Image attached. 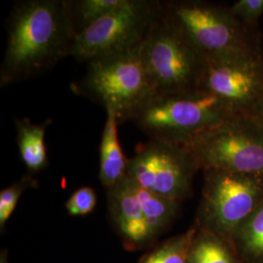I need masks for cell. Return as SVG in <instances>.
<instances>
[{"mask_svg": "<svg viewBox=\"0 0 263 263\" xmlns=\"http://www.w3.org/2000/svg\"><path fill=\"white\" fill-rule=\"evenodd\" d=\"M201 90L215 95L237 114L263 99V65L249 47L205 58Z\"/></svg>", "mask_w": 263, "mask_h": 263, "instance_id": "10", "label": "cell"}, {"mask_svg": "<svg viewBox=\"0 0 263 263\" xmlns=\"http://www.w3.org/2000/svg\"><path fill=\"white\" fill-rule=\"evenodd\" d=\"M230 13L235 18L254 22L263 14V0H240L231 7Z\"/></svg>", "mask_w": 263, "mask_h": 263, "instance_id": "20", "label": "cell"}, {"mask_svg": "<svg viewBox=\"0 0 263 263\" xmlns=\"http://www.w3.org/2000/svg\"><path fill=\"white\" fill-rule=\"evenodd\" d=\"M241 238L247 253L263 257V203L242 224Z\"/></svg>", "mask_w": 263, "mask_h": 263, "instance_id": "16", "label": "cell"}, {"mask_svg": "<svg viewBox=\"0 0 263 263\" xmlns=\"http://www.w3.org/2000/svg\"><path fill=\"white\" fill-rule=\"evenodd\" d=\"M36 181L30 177H24L19 181L4 188L0 192V226L4 227L10 216L13 214L23 192L29 187L34 186Z\"/></svg>", "mask_w": 263, "mask_h": 263, "instance_id": "18", "label": "cell"}, {"mask_svg": "<svg viewBox=\"0 0 263 263\" xmlns=\"http://www.w3.org/2000/svg\"><path fill=\"white\" fill-rule=\"evenodd\" d=\"M51 124L52 119L40 124L32 123L28 118L15 120L20 156L30 174L38 173L48 166L45 134Z\"/></svg>", "mask_w": 263, "mask_h": 263, "instance_id": "13", "label": "cell"}, {"mask_svg": "<svg viewBox=\"0 0 263 263\" xmlns=\"http://www.w3.org/2000/svg\"><path fill=\"white\" fill-rule=\"evenodd\" d=\"M141 44L90 60L83 78L71 85L72 91L112 111L119 124L129 121L155 92L141 59Z\"/></svg>", "mask_w": 263, "mask_h": 263, "instance_id": "3", "label": "cell"}, {"mask_svg": "<svg viewBox=\"0 0 263 263\" xmlns=\"http://www.w3.org/2000/svg\"><path fill=\"white\" fill-rule=\"evenodd\" d=\"M106 119L100 144L99 178L105 188L112 187L127 175L129 159L125 156L118 140V121L115 114L105 110Z\"/></svg>", "mask_w": 263, "mask_h": 263, "instance_id": "12", "label": "cell"}, {"mask_svg": "<svg viewBox=\"0 0 263 263\" xmlns=\"http://www.w3.org/2000/svg\"><path fill=\"white\" fill-rule=\"evenodd\" d=\"M187 263H233V260L216 237L203 235L190 248Z\"/></svg>", "mask_w": 263, "mask_h": 263, "instance_id": "15", "label": "cell"}, {"mask_svg": "<svg viewBox=\"0 0 263 263\" xmlns=\"http://www.w3.org/2000/svg\"><path fill=\"white\" fill-rule=\"evenodd\" d=\"M234 115L224 102L200 89L179 94L154 92L133 111L129 121L151 140L184 146Z\"/></svg>", "mask_w": 263, "mask_h": 263, "instance_id": "2", "label": "cell"}, {"mask_svg": "<svg viewBox=\"0 0 263 263\" xmlns=\"http://www.w3.org/2000/svg\"><path fill=\"white\" fill-rule=\"evenodd\" d=\"M97 204V195L92 187L77 189L66 203V211L70 216H86L93 212Z\"/></svg>", "mask_w": 263, "mask_h": 263, "instance_id": "19", "label": "cell"}, {"mask_svg": "<svg viewBox=\"0 0 263 263\" xmlns=\"http://www.w3.org/2000/svg\"><path fill=\"white\" fill-rule=\"evenodd\" d=\"M125 0H79L72 1L77 32L121 6Z\"/></svg>", "mask_w": 263, "mask_h": 263, "instance_id": "14", "label": "cell"}, {"mask_svg": "<svg viewBox=\"0 0 263 263\" xmlns=\"http://www.w3.org/2000/svg\"><path fill=\"white\" fill-rule=\"evenodd\" d=\"M199 167L263 175V126L234 115L184 145Z\"/></svg>", "mask_w": 263, "mask_h": 263, "instance_id": "5", "label": "cell"}, {"mask_svg": "<svg viewBox=\"0 0 263 263\" xmlns=\"http://www.w3.org/2000/svg\"><path fill=\"white\" fill-rule=\"evenodd\" d=\"M158 14L205 58L249 47L237 18L214 4L159 1Z\"/></svg>", "mask_w": 263, "mask_h": 263, "instance_id": "6", "label": "cell"}, {"mask_svg": "<svg viewBox=\"0 0 263 263\" xmlns=\"http://www.w3.org/2000/svg\"><path fill=\"white\" fill-rule=\"evenodd\" d=\"M113 223L127 243L146 244L163 231L176 216L178 202L154 194L125 176L107 188Z\"/></svg>", "mask_w": 263, "mask_h": 263, "instance_id": "8", "label": "cell"}, {"mask_svg": "<svg viewBox=\"0 0 263 263\" xmlns=\"http://www.w3.org/2000/svg\"><path fill=\"white\" fill-rule=\"evenodd\" d=\"M141 59L155 92L179 94L201 89L205 57L160 17L158 8L141 44Z\"/></svg>", "mask_w": 263, "mask_h": 263, "instance_id": "4", "label": "cell"}, {"mask_svg": "<svg viewBox=\"0 0 263 263\" xmlns=\"http://www.w3.org/2000/svg\"><path fill=\"white\" fill-rule=\"evenodd\" d=\"M190 251L188 237L173 240L143 257L141 263H187Z\"/></svg>", "mask_w": 263, "mask_h": 263, "instance_id": "17", "label": "cell"}, {"mask_svg": "<svg viewBox=\"0 0 263 263\" xmlns=\"http://www.w3.org/2000/svg\"><path fill=\"white\" fill-rule=\"evenodd\" d=\"M159 1L125 0L121 6L76 33L70 56L96 57L141 45L156 17Z\"/></svg>", "mask_w": 263, "mask_h": 263, "instance_id": "7", "label": "cell"}, {"mask_svg": "<svg viewBox=\"0 0 263 263\" xmlns=\"http://www.w3.org/2000/svg\"><path fill=\"white\" fill-rule=\"evenodd\" d=\"M263 188L257 176L207 170L202 213L210 226L232 231L260 204Z\"/></svg>", "mask_w": 263, "mask_h": 263, "instance_id": "11", "label": "cell"}, {"mask_svg": "<svg viewBox=\"0 0 263 263\" xmlns=\"http://www.w3.org/2000/svg\"><path fill=\"white\" fill-rule=\"evenodd\" d=\"M0 263H8L7 261V255H6V253L4 252V253H2L1 254V257H0Z\"/></svg>", "mask_w": 263, "mask_h": 263, "instance_id": "21", "label": "cell"}, {"mask_svg": "<svg viewBox=\"0 0 263 263\" xmlns=\"http://www.w3.org/2000/svg\"><path fill=\"white\" fill-rule=\"evenodd\" d=\"M197 161L181 145L149 140L129 159L127 176L154 194L178 202L189 192Z\"/></svg>", "mask_w": 263, "mask_h": 263, "instance_id": "9", "label": "cell"}, {"mask_svg": "<svg viewBox=\"0 0 263 263\" xmlns=\"http://www.w3.org/2000/svg\"><path fill=\"white\" fill-rule=\"evenodd\" d=\"M76 30L72 1H18L7 21V46L0 84L43 74L71 55Z\"/></svg>", "mask_w": 263, "mask_h": 263, "instance_id": "1", "label": "cell"}]
</instances>
